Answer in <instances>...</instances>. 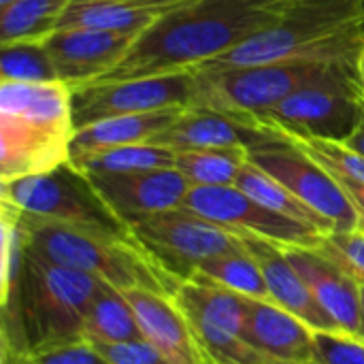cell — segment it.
<instances>
[{
	"label": "cell",
	"mask_w": 364,
	"mask_h": 364,
	"mask_svg": "<svg viewBox=\"0 0 364 364\" xmlns=\"http://www.w3.org/2000/svg\"><path fill=\"white\" fill-rule=\"evenodd\" d=\"M314 328L273 301L247 299L245 343L267 363H311L316 360Z\"/></svg>",
	"instance_id": "19"
},
{
	"label": "cell",
	"mask_w": 364,
	"mask_h": 364,
	"mask_svg": "<svg viewBox=\"0 0 364 364\" xmlns=\"http://www.w3.org/2000/svg\"><path fill=\"white\" fill-rule=\"evenodd\" d=\"M0 230H2V273H0V303L4 305L15 290L21 269H23V258H26V239L19 228L15 209L2 203L0 211Z\"/></svg>",
	"instance_id": "31"
},
{
	"label": "cell",
	"mask_w": 364,
	"mask_h": 364,
	"mask_svg": "<svg viewBox=\"0 0 364 364\" xmlns=\"http://www.w3.org/2000/svg\"><path fill=\"white\" fill-rule=\"evenodd\" d=\"M335 177V175H333ZM339 183H341V188L346 190V194H348V198L352 200V205H354V209H356V215H358V224H356V230L358 232H363L364 235V186L363 183H354V181H348V179H339V177H335Z\"/></svg>",
	"instance_id": "36"
},
{
	"label": "cell",
	"mask_w": 364,
	"mask_h": 364,
	"mask_svg": "<svg viewBox=\"0 0 364 364\" xmlns=\"http://www.w3.org/2000/svg\"><path fill=\"white\" fill-rule=\"evenodd\" d=\"M316 360L320 364H364V339L348 333H314Z\"/></svg>",
	"instance_id": "34"
},
{
	"label": "cell",
	"mask_w": 364,
	"mask_h": 364,
	"mask_svg": "<svg viewBox=\"0 0 364 364\" xmlns=\"http://www.w3.org/2000/svg\"><path fill=\"white\" fill-rule=\"evenodd\" d=\"M143 339L171 364H211L173 296L151 290H126Z\"/></svg>",
	"instance_id": "18"
},
{
	"label": "cell",
	"mask_w": 364,
	"mask_h": 364,
	"mask_svg": "<svg viewBox=\"0 0 364 364\" xmlns=\"http://www.w3.org/2000/svg\"><path fill=\"white\" fill-rule=\"evenodd\" d=\"M360 299H363V339H364V286H360Z\"/></svg>",
	"instance_id": "40"
},
{
	"label": "cell",
	"mask_w": 364,
	"mask_h": 364,
	"mask_svg": "<svg viewBox=\"0 0 364 364\" xmlns=\"http://www.w3.org/2000/svg\"><path fill=\"white\" fill-rule=\"evenodd\" d=\"M109 364H171L145 339L128 343H92Z\"/></svg>",
	"instance_id": "35"
},
{
	"label": "cell",
	"mask_w": 364,
	"mask_h": 364,
	"mask_svg": "<svg viewBox=\"0 0 364 364\" xmlns=\"http://www.w3.org/2000/svg\"><path fill=\"white\" fill-rule=\"evenodd\" d=\"M250 160L247 147H218L179 151L175 168L190 181L192 188H222L237 186V177Z\"/></svg>",
	"instance_id": "27"
},
{
	"label": "cell",
	"mask_w": 364,
	"mask_h": 364,
	"mask_svg": "<svg viewBox=\"0 0 364 364\" xmlns=\"http://www.w3.org/2000/svg\"><path fill=\"white\" fill-rule=\"evenodd\" d=\"M85 177L126 228L151 215L181 209L192 188L190 181L177 168Z\"/></svg>",
	"instance_id": "13"
},
{
	"label": "cell",
	"mask_w": 364,
	"mask_h": 364,
	"mask_svg": "<svg viewBox=\"0 0 364 364\" xmlns=\"http://www.w3.org/2000/svg\"><path fill=\"white\" fill-rule=\"evenodd\" d=\"M363 23L364 0H299L277 26L198 68L256 66L292 58L356 62Z\"/></svg>",
	"instance_id": "4"
},
{
	"label": "cell",
	"mask_w": 364,
	"mask_h": 364,
	"mask_svg": "<svg viewBox=\"0 0 364 364\" xmlns=\"http://www.w3.org/2000/svg\"><path fill=\"white\" fill-rule=\"evenodd\" d=\"M73 0H17L0 9V45L45 43L58 28Z\"/></svg>",
	"instance_id": "23"
},
{
	"label": "cell",
	"mask_w": 364,
	"mask_h": 364,
	"mask_svg": "<svg viewBox=\"0 0 364 364\" xmlns=\"http://www.w3.org/2000/svg\"><path fill=\"white\" fill-rule=\"evenodd\" d=\"M271 134L267 128L247 126L222 111L207 107H188L183 113L151 143L179 151L218 149V147H254L267 141Z\"/></svg>",
	"instance_id": "20"
},
{
	"label": "cell",
	"mask_w": 364,
	"mask_h": 364,
	"mask_svg": "<svg viewBox=\"0 0 364 364\" xmlns=\"http://www.w3.org/2000/svg\"><path fill=\"white\" fill-rule=\"evenodd\" d=\"M363 115H364V96H363Z\"/></svg>",
	"instance_id": "42"
},
{
	"label": "cell",
	"mask_w": 364,
	"mask_h": 364,
	"mask_svg": "<svg viewBox=\"0 0 364 364\" xmlns=\"http://www.w3.org/2000/svg\"><path fill=\"white\" fill-rule=\"evenodd\" d=\"M267 130L271 136L247 149L250 162L284 183L309 209L326 218L333 224V232L356 230L358 215L341 183L292 141L273 128Z\"/></svg>",
	"instance_id": "10"
},
{
	"label": "cell",
	"mask_w": 364,
	"mask_h": 364,
	"mask_svg": "<svg viewBox=\"0 0 364 364\" xmlns=\"http://www.w3.org/2000/svg\"><path fill=\"white\" fill-rule=\"evenodd\" d=\"M237 188H241L256 203H260L262 207H267V209H271V211H275L279 215H286L290 220L316 226L318 230H322L326 235L333 232V224L326 218H322L320 213L309 209L284 183L273 179L269 173H264L262 168H258L250 160H247V164L243 166V171L237 177Z\"/></svg>",
	"instance_id": "25"
},
{
	"label": "cell",
	"mask_w": 364,
	"mask_h": 364,
	"mask_svg": "<svg viewBox=\"0 0 364 364\" xmlns=\"http://www.w3.org/2000/svg\"><path fill=\"white\" fill-rule=\"evenodd\" d=\"M130 235L143 252L179 284L192 279L203 262L243 250L235 232L183 207L130 226Z\"/></svg>",
	"instance_id": "9"
},
{
	"label": "cell",
	"mask_w": 364,
	"mask_h": 364,
	"mask_svg": "<svg viewBox=\"0 0 364 364\" xmlns=\"http://www.w3.org/2000/svg\"><path fill=\"white\" fill-rule=\"evenodd\" d=\"M136 38L139 34L96 28H60L45 41V49L58 79L75 90L94 83L113 70L130 53Z\"/></svg>",
	"instance_id": "15"
},
{
	"label": "cell",
	"mask_w": 364,
	"mask_h": 364,
	"mask_svg": "<svg viewBox=\"0 0 364 364\" xmlns=\"http://www.w3.org/2000/svg\"><path fill=\"white\" fill-rule=\"evenodd\" d=\"M17 0H0V9H6V6H11V4H15Z\"/></svg>",
	"instance_id": "39"
},
{
	"label": "cell",
	"mask_w": 364,
	"mask_h": 364,
	"mask_svg": "<svg viewBox=\"0 0 364 364\" xmlns=\"http://www.w3.org/2000/svg\"><path fill=\"white\" fill-rule=\"evenodd\" d=\"M173 301L186 316L192 335L211 364H267L245 339L247 296L194 275L177 286Z\"/></svg>",
	"instance_id": "8"
},
{
	"label": "cell",
	"mask_w": 364,
	"mask_h": 364,
	"mask_svg": "<svg viewBox=\"0 0 364 364\" xmlns=\"http://www.w3.org/2000/svg\"><path fill=\"white\" fill-rule=\"evenodd\" d=\"M318 254L328 258L346 271L358 286H364V235L358 230L328 232L316 247Z\"/></svg>",
	"instance_id": "32"
},
{
	"label": "cell",
	"mask_w": 364,
	"mask_h": 364,
	"mask_svg": "<svg viewBox=\"0 0 364 364\" xmlns=\"http://www.w3.org/2000/svg\"><path fill=\"white\" fill-rule=\"evenodd\" d=\"M237 237L241 239L245 252L258 262L273 303L294 314L318 333L339 331V326L328 318V314H324V309L314 299V292L290 262L284 245L254 235H237Z\"/></svg>",
	"instance_id": "16"
},
{
	"label": "cell",
	"mask_w": 364,
	"mask_h": 364,
	"mask_svg": "<svg viewBox=\"0 0 364 364\" xmlns=\"http://www.w3.org/2000/svg\"><path fill=\"white\" fill-rule=\"evenodd\" d=\"M275 130V128H273ZM279 132V130H275ZM288 141H292L296 147H301L307 156H311L316 162H320L331 175L339 179H348L354 183L364 186V156L350 149L343 143L324 141V139H305V136H292L286 132H279Z\"/></svg>",
	"instance_id": "30"
},
{
	"label": "cell",
	"mask_w": 364,
	"mask_h": 364,
	"mask_svg": "<svg viewBox=\"0 0 364 364\" xmlns=\"http://www.w3.org/2000/svg\"><path fill=\"white\" fill-rule=\"evenodd\" d=\"M183 209L235 235H254L288 247L316 250L326 237V232L318 230L316 226L290 220L262 207L237 186L190 188L183 200Z\"/></svg>",
	"instance_id": "12"
},
{
	"label": "cell",
	"mask_w": 364,
	"mask_h": 364,
	"mask_svg": "<svg viewBox=\"0 0 364 364\" xmlns=\"http://www.w3.org/2000/svg\"><path fill=\"white\" fill-rule=\"evenodd\" d=\"M290 262L305 279L318 305L339 326L341 333L363 337V299L360 286L328 258L307 247L284 245Z\"/></svg>",
	"instance_id": "17"
},
{
	"label": "cell",
	"mask_w": 364,
	"mask_h": 364,
	"mask_svg": "<svg viewBox=\"0 0 364 364\" xmlns=\"http://www.w3.org/2000/svg\"><path fill=\"white\" fill-rule=\"evenodd\" d=\"M188 107H173L151 113H134V115H119L94 122L75 130L70 143V160L81 158L94 151L124 147V145H139L151 143L160 132H164Z\"/></svg>",
	"instance_id": "22"
},
{
	"label": "cell",
	"mask_w": 364,
	"mask_h": 364,
	"mask_svg": "<svg viewBox=\"0 0 364 364\" xmlns=\"http://www.w3.org/2000/svg\"><path fill=\"white\" fill-rule=\"evenodd\" d=\"M363 119V94L354 62H341L254 119L252 126L275 128L292 136L346 143Z\"/></svg>",
	"instance_id": "6"
},
{
	"label": "cell",
	"mask_w": 364,
	"mask_h": 364,
	"mask_svg": "<svg viewBox=\"0 0 364 364\" xmlns=\"http://www.w3.org/2000/svg\"><path fill=\"white\" fill-rule=\"evenodd\" d=\"M343 145H348L350 149H354V151H358V154H363L364 156V119L363 124L354 130V134H352Z\"/></svg>",
	"instance_id": "37"
},
{
	"label": "cell",
	"mask_w": 364,
	"mask_h": 364,
	"mask_svg": "<svg viewBox=\"0 0 364 364\" xmlns=\"http://www.w3.org/2000/svg\"><path fill=\"white\" fill-rule=\"evenodd\" d=\"M354 70H356V81H358V87H360V94L364 96V41L358 49V55H356V62H354Z\"/></svg>",
	"instance_id": "38"
},
{
	"label": "cell",
	"mask_w": 364,
	"mask_h": 364,
	"mask_svg": "<svg viewBox=\"0 0 364 364\" xmlns=\"http://www.w3.org/2000/svg\"><path fill=\"white\" fill-rule=\"evenodd\" d=\"M60 81L45 43L0 45V83Z\"/></svg>",
	"instance_id": "29"
},
{
	"label": "cell",
	"mask_w": 364,
	"mask_h": 364,
	"mask_svg": "<svg viewBox=\"0 0 364 364\" xmlns=\"http://www.w3.org/2000/svg\"><path fill=\"white\" fill-rule=\"evenodd\" d=\"M196 275H205L241 296L271 301L262 271H260L258 262L245 252V247L239 252L224 254V256L203 262Z\"/></svg>",
	"instance_id": "28"
},
{
	"label": "cell",
	"mask_w": 364,
	"mask_h": 364,
	"mask_svg": "<svg viewBox=\"0 0 364 364\" xmlns=\"http://www.w3.org/2000/svg\"><path fill=\"white\" fill-rule=\"evenodd\" d=\"M15 215L26 239V250L49 264L87 273L119 292L141 288L173 296L179 286L177 279L143 252L132 235L68 226L17 209Z\"/></svg>",
	"instance_id": "3"
},
{
	"label": "cell",
	"mask_w": 364,
	"mask_h": 364,
	"mask_svg": "<svg viewBox=\"0 0 364 364\" xmlns=\"http://www.w3.org/2000/svg\"><path fill=\"white\" fill-rule=\"evenodd\" d=\"M188 2L192 0H73L60 28H96L141 36Z\"/></svg>",
	"instance_id": "21"
},
{
	"label": "cell",
	"mask_w": 364,
	"mask_h": 364,
	"mask_svg": "<svg viewBox=\"0 0 364 364\" xmlns=\"http://www.w3.org/2000/svg\"><path fill=\"white\" fill-rule=\"evenodd\" d=\"M0 364H109V360L90 341H81L34 354H0Z\"/></svg>",
	"instance_id": "33"
},
{
	"label": "cell",
	"mask_w": 364,
	"mask_h": 364,
	"mask_svg": "<svg viewBox=\"0 0 364 364\" xmlns=\"http://www.w3.org/2000/svg\"><path fill=\"white\" fill-rule=\"evenodd\" d=\"M175 158L177 154L173 149L154 143H139L73 158L70 164L83 175H119L156 168H175Z\"/></svg>",
	"instance_id": "26"
},
{
	"label": "cell",
	"mask_w": 364,
	"mask_h": 364,
	"mask_svg": "<svg viewBox=\"0 0 364 364\" xmlns=\"http://www.w3.org/2000/svg\"><path fill=\"white\" fill-rule=\"evenodd\" d=\"M337 64L341 60L292 58L237 68H194L200 83L194 107L215 109L252 126L254 119L318 81Z\"/></svg>",
	"instance_id": "5"
},
{
	"label": "cell",
	"mask_w": 364,
	"mask_h": 364,
	"mask_svg": "<svg viewBox=\"0 0 364 364\" xmlns=\"http://www.w3.org/2000/svg\"><path fill=\"white\" fill-rule=\"evenodd\" d=\"M0 198L4 205L34 218H45L68 226L98 228L115 235H130V228L113 215L90 179L70 162L43 175L2 181Z\"/></svg>",
	"instance_id": "7"
},
{
	"label": "cell",
	"mask_w": 364,
	"mask_h": 364,
	"mask_svg": "<svg viewBox=\"0 0 364 364\" xmlns=\"http://www.w3.org/2000/svg\"><path fill=\"white\" fill-rule=\"evenodd\" d=\"M85 341L90 343H128L143 339L136 316L117 288L102 284L85 318Z\"/></svg>",
	"instance_id": "24"
},
{
	"label": "cell",
	"mask_w": 364,
	"mask_h": 364,
	"mask_svg": "<svg viewBox=\"0 0 364 364\" xmlns=\"http://www.w3.org/2000/svg\"><path fill=\"white\" fill-rule=\"evenodd\" d=\"M75 130L0 113V181L43 175L70 162Z\"/></svg>",
	"instance_id": "14"
},
{
	"label": "cell",
	"mask_w": 364,
	"mask_h": 364,
	"mask_svg": "<svg viewBox=\"0 0 364 364\" xmlns=\"http://www.w3.org/2000/svg\"><path fill=\"white\" fill-rule=\"evenodd\" d=\"M267 364H320L318 360H311V363H275V360H271V363Z\"/></svg>",
	"instance_id": "41"
},
{
	"label": "cell",
	"mask_w": 364,
	"mask_h": 364,
	"mask_svg": "<svg viewBox=\"0 0 364 364\" xmlns=\"http://www.w3.org/2000/svg\"><path fill=\"white\" fill-rule=\"evenodd\" d=\"M102 284L26 250L19 282L2 305L0 354H34L85 341V318Z\"/></svg>",
	"instance_id": "2"
},
{
	"label": "cell",
	"mask_w": 364,
	"mask_h": 364,
	"mask_svg": "<svg viewBox=\"0 0 364 364\" xmlns=\"http://www.w3.org/2000/svg\"><path fill=\"white\" fill-rule=\"evenodd\" d=\"M198 85L196 70H177L122 81H96L75 87V130L107 117L151 113L173 107H194L198 100Z\"/></svg>",
	"instance_id": "11"
},
{
	"label": "cell",
	"mask_w": 364,
	"mask_h": 364,
	"mask_svg": "<svg viewBox=\"0 0 364 364\" xmlns=\"http://www.w3.org/2000/svg\"><path fill=\"white\" fill-rule=\"evenodd\" d=\"M296 2L192 0L143 32L130 53L98 81L194 70L277 26Z\"/></svg>",
	"instance_id": "1"
},
{
	"label": "cell",
	"mask_w": 364,
	"mask_h": 364,
	"mask_svg": "<svg viewBox=\"0 0 364 364\" xmlns=\"http://www.w3.org/2000/svg\"><path fill=\"white\" fill-rule=\"evenodd\" d=\"M363 34H364V23H363Z\"/></svg>",
	"instance_id": "43"
}]
</instances>
